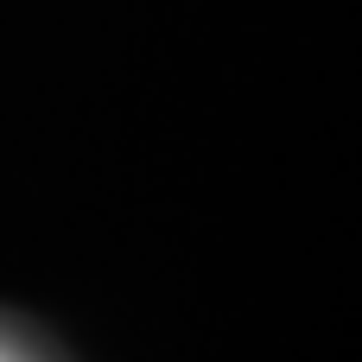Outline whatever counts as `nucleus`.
I'll return each mask as SVG.
<instances>
[{
	"label": "nucleus",
	"mask_w": 362,
	"mask_h": 362,
	"mask_svg": "<svg viewBox=\"0 0 362 362\" xmlns=\"http://www.w3.org/2000/svg\"><path fill=\"white\" fill-rule=\"evenodd\" d=\"M0 362H32V356H25V350H6V344H0Z\"/></svg>",
	"instance_id": "1"
}]
</instances>
